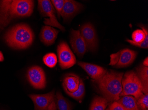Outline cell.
I'll return each instance as SVG.
<instances>
[{"instance_id": "1", "label": "cell", "mask_w": 148, "mask_h": 110, "mask_svg": "<svg viewBox=\"0 0 148 110\" xmlns=\"http://www.w3.org/2000/svg\"><path fill=\"white\" fill-rule=\"evenodd\" d=\"M34 6L31 0L0 1V30H2L13 19L29 17Z\"/></svg>"}, {"instance_id": "2", "label": "cell", "mask_w": 148, "mask_h": 110, "mask_svg": "<svg viewBox=\"0 0 148 110\" xmlns=\"http://www.w3.org/2000/svg\"><path fill=\"white\" fill-rule=\"evenodd\" d=\"M123 73L110 71L106 72L100 79L95 81L100 92L108 102L117 101L120 98L123 90L122 80Z\"/></svg>"}, {"instance_id": "3", "label": "cell", "mask_w": 148, "mask_h": 110, "mask_svg": "<svg viewBox=\"0 0 148 110\" xmlns=\"http://www.w3.org/2000/svg\"><path fill=\"white\" fill-rule=\"evenodd\" d=\"M34 39V34L28 25L18 24L7 31L4 36L6 43L14 49H25L29 47Z\"/></svg>"}, {"instance_id": "4", "label": "cell", "mask_w": 148, "mask_h": 110, "mask_svg": "<svg viewBox=\"0 0 148 110\" xmlns=\"http://www.w3.org/2000/svg\"><path fill=\"white\" fill-rule=\"evenodd\" d=\"M122 84L123 90L120 97L129 95L137 99L143 94L142 82L136 73L134 71H130L125 74L122 78Z\"/></svg>"}, {"instance_id": "5", "label": "cell", "mask_w": 148, "mask_h": 110, "mask_svg": "<svg viewBox=\"0 0 148 110\" xmlns=\"http://www.w3.org/2000/svg\"><path fill=\"white\" fill-rule=\"evenodd\" d=\"M38 8L41 15L46 17L44 22L46 26L56 27L62 32L65 31L64 27L58 22L56 16L55 10L51 1L49 0L38 1Z\"/></svg>"}, {"instance_id": "6", "label": "cell", "mask_w": 148, "mask_h": 110, "mask_svg": "<svg viewBox=\"0 0 148 110\" xmlns=\"http://www.w3.org/2000/svg\"><path fill=\"white\" fill-rule=\"evenodd\" d=\"M137 55L135 51L128 49H122L110 55L109 65L117 68L128 67L133 63Z\"/></svg>"}, {"instance_id": "7", "label": "cell", "mask_w": 148, "mask_h": 110, "mask_svg": "<svg viewBox=\"0 0 148 110\" xmlns=\"http://www.w3.org/2000/svg\"><path fill=\"white\" fill-rule=\"evenodd\" d=\"M59 64L62 69L71 67L76 63L75 55L66 42H62L57 46Z\"/></svg>"}, {"instance_id": "8", "label": "cell", "mask_w": 148, "mask_h": 110, "mask_svg": "<svg viewBox=\"0 0 148 110\" xmlns=\"http://www.w3.org/2000/svg\"><path fill=\"white\" fill-rule=\"evenodd\" d=\"M79 31L86 44L87 50L92 52L96 51L98 47V40L94 26L90 23L84 24Z\"/></svg>"}, {"instance_id": "9", "label": "cell", "mask_w": 148, "mask_h": 110, "mask_svg": "<svg viewBox=\"0 0 148 110\" xmlns=\"http://www.w3.org/2000/svg\"><path fill=\"white\" fill-rule=\"evenodd\" d=\"M27 77L30 84L34 88L43 89L45 88V74L41 67L37 66L31 67L27 72Z\"/></svg>"}, {"instance_id": "10", "label": "cell", "mask_w": 148, "mask_h": 110, "mask_svg": "<svg viewBox=\"0 0 148 110\" xmlns=\"http://www.w3.org/2000/svg\"><path fill=\"white\" fill-rule=\"evenodd\" d=\"M29 97L34 103V110H48L55 101V91L45 94H30Z\"/></svg>"}, {"instance_id": "11", "label": "cell", "mask_w": 148, "mask_h": 110, "mask_svg": "<svg viewBox=\"0 0 148 110\" xmlns=\"http://www.w3.org/2000/svg\"><path fill=\"white\" fill-rule=\"evenodd\" d=\"M70 43L72 49L78 57L82 58L87 50L86 44L79 30L72 29L71 32Z\"/></svg>"}, {"instance_id": "12", "label": "cell", "mask_w": 148, "mask_h": 110, "mask_svg": "<svg viewBox=\"0 0 148 110\" xmlns=\"http://www.w3.org/2000/svg\"><path fill=\"white\" fill-rule=\"evenodd\" d=\"M142 30L137 29L133 32L132 34L133 40L127 39L126 41L134 45L143 49L148 48V31L143 25L139 26Z\"/></svg>"}, {"instance_id": "13", "label": "cell", "mask_w": 148, "mask_h": 110, "mask_svg": "<svg viewBox=\"0 0 148 110\" xmlns=\"http://www.w3.org/2000/svg\"><path fill=\"white\" fill-rule=\"evenodd\" d=\"M83 8V5L73 0H66L61 16L64 21L70 20L75 16Z\"/></svg>"}, {"instance_id": "14", "label": "cell", "mask_w": 148, "mask_h": 110, "mask_svg": "<svg viewBox=\"0 0 148 110\" xmlns=\"http://www.w3.org/2000/svg\"><path fill=\"white\" fill-rule=\"evenodd\" d=\"M78 64L95 81L100 79L107 72L104 68L95 64L81 61H78Z\"/></svg>"}, {"instance_id": "15", "label": "cell", "mask_w": 148, "mask_h": 110, "mask_svg": "<svg viewBox=\"0 0 148 110\" xmlns=\"http://www.w3.org/2000/svg\"><path fill=\"white\" fill-rule=\"evenodd\" d=\"M59 32V30L51 26H43L40 33V39L47 46L52 45L55 42Z\"/></svg>"}, {"instance_id": "16", "label": "cell", "mask_w": 148, "mask_h": 110, "mask_svg": "<svg viewBox=\"0 0 148 110\" xmlns=\"http://www.w3.org/2000/svg\"><path fill=\"white\" fill-rule=\"evenodd\" d=\"M80 80L79 77L74 74L66 75L63 81V86L65 92L72 93L76 91L79 88Z\"/></svg>"}, {"instance_id": "17", "label": "cell", "mask_w": 148, "mask_h": 110, "mask_svg": "<svg viewBox=\"0 0 148 110\" xmlns=\"http://www.w3.org/2000/svg\"><path fill=\"white\" fill-rule=\"evenodd\" d=\"M117 101L122 105L125 110H138L137 100L133 96H123Z\"/></svg>"}, {"instance_id": "18", "label": "cell", "mask_w": 148, "mask_h": 110, "mask_svg": "<svg viewBox=\"0 0 148 110\" xmlns=\"http://www.w3.org/2000/svg\"><path fill=\"white\" fill-rule=\"evenodd\" d=\"M142 82L143 92L144 94H148V68L144 66H140L137 69L136 73Z\"/></svg>"}, {"instance_id": "19", "label": "cell", "mask_w": 148, "mask_h": 110, "mask_svg": "<svg viewBox=\"0 0 148 110\" xmlns=\"http://www.w3.org/2000/svg\"><path fill=\"white\" fill-rule=\"evenodd\" d=\"M56 105L58 110H71V106L69 102L61 94L58 92L55 96Z\"/></svg>"}, {"instance_id": "20", "label": "cell", "mask_w": 148, "mask_h": 110, "mask_svg": "<svg viewBox=\"0 0 148 110\" xmlns=\"http://www.w3.org/2000/svg\"><path fill=\"white\" fill-rule=\"evenodd\" d=\"M108 102L104 97H96L92 101L90 110H105Z\"/></svg>"}, {"instance_id": "21", "label": "cell", "mask_w": 148, "mask_h": 110, "mask_svg": "<svg viewBox=\"0 0 148 110\" xmlns=\"http://www.w3.org/2000/svg\"><path fill=\"white\" fill-rule=\"evenodd\" d=\"M85 93V88L83 80L80 79L79 88L77 90L72 93L67 92L66 94L78 101L81 102L84 98Z\"/></svg>"}, {"instance_id": "22", "label": "cell", "mask_w": 148, "mask_h": 110, "mask_svg": "<svg viewBox=\"0 0 148 110\" xmlns=\"http://www.w3.org/2000/svg\"><path fill=\"white\" fill-rule=\"evenodd\" d=\"M43 60L44 63L49 67H54L57 64V56L54 53L47 54L43 57Z\"/></svg>"}, {"instance_id": "23", "label": "cell", "mask_w": 148, "mask_h": 110, "mask_svg": "<svg viewBox=\"0 0 148 110\" xmlns=\"http://www.w3.org/2000/svg\"><path fill=\"white\" fill-rule=\"evenodd\" d=\"M136 100L138 110H148V94L143 93Z\"/></svg>"}, {"instance_id": "24", "label": "cell", "mask_w": 148, "mask_h": 110, "mask_svg": "<svg viewBox=\"0 0 148 110\" xmlns=\"http://www.w3.org/2000/svg\"><path fill=\"white\" fill-rule=\"evenodd\" d=\"M66 0H52L51 3L57 11L58 17L60 18Z\"/></svg>"}, {"instance_id": "25", "label": "cell", "mask_w": 148, "mask_h": 110, "mask_svg": "<svg viewBox=\"0 0 148 110\" xmlns=\"http://www.w3.org/2000/svg\"><path fill=\"white\" fill-rule=\"evenodd\" d=\"M109 110H125L122 105L117 101H114L110 106Z\"/></svg>"}, {"instance_id": "26", "label": "cell", "mask_w": 148, "mask_h": 110, "mask_svg": "<svg viewBox=\"0 0 148 110\" xmlns=\"http://www.w3.org/2000/svg\"><path fill=\"white\" fill-rule=\"evenodd\" d=\"M48 110H57L56 105L55 101H54L51 104Z\"/></svg>"}, {"instance_id": "27", "label": "cell", "mask_w": 148, "mask_h": 110, "mask_svg": "<svg viewBox=\"0 0 148 110\" xmlns=\"http://www.w3.org/2000/svg\"><path fill=\"white\" fill-rule=\"evenodd\" d=\"M143 64L144 66L145 67H148V57H146L145 59L144 60L143 62Z\"/></svg>"}, {"instance_id": "28", "label": "cell", "mask_w": 148, "mask_h": 110, "mask_svg": "<svg viewBox=\"0 0 148 110\" xmlns=\"http://www.w3.org/2000/svg\"><path fill=\"white\" fill-rule=\"evenodd\" d=\"M4 57L3 54L1 51H0V62H2L4 61Z\"/></svg>"}, {"instance_id": "29", "label": "cell", "mask_w": 148, "mask_h": 110, "mask_svg": "<svg viewBox=\"0 0 148 110\" xmlns=\"http://www.w3.org/2000/svg\"><path fill=\"white\" fill-rule=\"evenodd\" d=\"M109 110V108H107V109H106V110Z\"/></svg>"}]
</instances>
